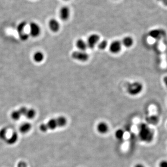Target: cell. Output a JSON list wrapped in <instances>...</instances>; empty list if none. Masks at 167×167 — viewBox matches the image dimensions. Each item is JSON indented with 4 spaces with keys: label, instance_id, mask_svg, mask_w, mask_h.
<instances>
[{
    "label": "cell",
    "instance_id": "obj_26",
    "mask_svg": "<svg viewBox=\"0 0 167 167\" xmlns=\"http://www.w3.org/2000/svg\"><path fill=\"white\" fill-rule=\"evenodd\" d=\"M159 167H167V161L164 160L161 161L159 164Z\"/></svg>",
    "mask_w": 167,
    "mask_h": 167
},
{
    "label": "cell",
    "instance_id": "obj_32",
    "mask_svg": "<svg viewBox=\"0 0 167 167\" xmlns=\"http://www.w3.org/2000/svg\"><path fill=\"white\" fill-rule=\"evenodd\" d=\"M64 1H68V0H64Z\"/></svg>",
    "mask_w": 167,
    "mask_h": 167
},
{
    "label": "cell",
    "instance_id": "obj_27",
    "mask_svg": "<svg viewBox=\"0 0 167 167\" xmlns=\"http://www.w3.org/2000/svg\"><path fill=\"white\" fill-rule=\"evenodd\" d=\"M27 164L24 161H20L18 164V167H27Z\"/></svg>",
    "mask_w": 167,
    "mask_h": 167
},
{
    "label": "cell",
    "instance_id": "obj_20",
    "mask_svg": "<svg viewBox=\"0 0 167 167\" xmlns=\"http://www.w3.org/2000/svg\"><path fill=\"white\" fill-rule=\"evenodd\" d=\"M21 116H22L21 114L18 110L14 111L11 113V117L13 119L15 120H18L19 119Z\"/></svg>",
    "mask_w": 167,
    "mask_h": 167
},
{
    "label": "cell",
    "instance_id": "obj_21",
    "mask_svg": "<svg viewBox=\"0 0 167 167\" xmlns=\"http://www.w3.org/2000/svg\"><path fill=\"white\" fill-rule=\"evenodd\" d=\"M124 132L122 130H118L115 133V136L117 139L120 140L123 138Z\"/></svg>",
    "mask_w": 167,
    "mask_h": 167
},
{
    "label": "cell",
    "instance_id": "obj_15",
    "mask_svg": "<svg viewBox=\"0 0 167 167\" xmlns=\"http://www.w3.org/2000/svg\"><path fill=\"white\" fill-rule=\"evenodd\" d=\"M31 128V125L30 123H25L20 126V130L22 133H26L29 131Z\"/></svg>",
    "mask_w": 167,
    "mask_h": 167
},
{
    "label": "cell",
    "instance_id": "obj_17",
    "mask_svg": "<svg viewBox=\"0 0 167 167\" xmlns=\"http://www.w3.org/2000/svg\"><path fill=\"white\" fill-rule=\"evenodd\" d=\"M26 25H27V23H26V22H20L17 26V30L19 35L20 34L24 33V29L26 27Z\"/></svg>",
    "mask_w": 167,
    "mask_h": 167
},
{
    "label": "cell",
    "instance_id": "obj_3",
    "mask_svg": "<svg viewBox=\"0 0 167 167\" xmlns=\"http://www.w3.org/2000/svg\"><path fill=\"white\" fill-rule=\"evenodd\" d=\"M143 86L139 82H135L129 84L127 86V92L130 95L135 96L141 93Z\"/></svg>",
    "mask_w": 167,
    "mask_h": 167
},
{
    "label": "cell",
    "instance_id": "obj_13",
    "mask_svg": "<svg viewBox=\"0 0 167 167\" xmlns=\"http://www.w3.org/2000/svg\"><path fill=\"white\" fill-rule=\"evenodd\" d=\"M18 139V135L16 132H14L13 133L11 137L6 140V142L8 145H14L16 143Z\"/></svg>",
    "mask_w": 167,
    "mask_h": 167
},
{
    "label": "cell",
    "instance_id": "obj_19",
    "mask_svg": "<svg viewBox=\"0 0 167 167\" xmlns=\"http://www.w3.org/2000/svg\"><path fill=\"white\" fill-rule=\"evenodd\" d=\"M35 114H36V112H35L34 109H28L27 110L25 116L27 117V119H31L35 116Z\"/></svg>",
    "mask_w": 167,
    "mask_h": 167
},
{
    "label": "cell",
    "instance_id": "obj_1",
    "mask_svg": "<svg viewBox=\"0 0 167 167\" xmlns=\"http://www.w3.org/2000/svg\"><path fill=\"white\" fill-rule=\"evenodd\" d=\"M67 123V120L64 116H60L56 119H52L46 123L40 125V129L42 132H46L48 130H53L57 128L63 127Z\"/></svg>",
    "mask_w": 167,
    "mask_h": 167
},
{
    "label": "cell",
    "instance_id": "obj_4",
    "mask_svg": "<svg viewBox=\"0 0 167 167\" xmlns=\"http://www.w3.org/2000/svg\"><path fill=\"white\" fill-rule=\"evenodd\" d=\"M73 59L78 61L85 62L89 59V55L85 51H76L73 52L72 54Z\"/></svg>",
    "mask_w": 167,
    "mask_h": 167
},
{
    "label": "cell",
    "instance_id": "obj_6",
    "mask_svg": "<svg viewBox=\"0 0 167 167\" xmlns=\"http://www.w3.org/2000/svg\"><path fill=\"white\" fill-rule=\"evenodd\" d=\"M100 40V36L96 34H93L88 37L87 43L88 48L93 49L98 44Z\"/></svg>",
    "mask_w": 167,
    "mask_h": 167
},
{
    "label": "cell",
    "instance_id": "obj_24",
    "mask_svg": "<svg viewBox=\"0 0 167 167\" xmlns=\"http://www.w3.org/2000/svg\"><path fill=\"white\" fill-rule=\"evenodd\" d=\"M27 110H28V109L27 108L25 107H22L18 111H19L20 113L21 114V115L25 116Z\"/></svg>",
    "mask_w": 167,
    "mask_h": 167
},
{
    "label": "cell",
    "instance_id": "obj_18",
    "mask_svg": "<svg viewBox=\"0 0 167 167\" xmlns=\"http://www.w3.org/2000/svg\"><path fill=\"white\" fill-rule=\"evenodd\" d=\"M8 130L7 128L4 127L0 130V139L6 140L7 139V134Z\"/></svg>",
    "mask_w": 167,
    "mask_h": 167
},
{
    "label": "cell",
    "instance_id": "obj_14",
    "mask_svg": "<svg viewBox=\"0 0 167 167\" xmlns=\"http://www.w3.org/2000/svg\"><path fill=\"white\" fill-rule=\"evenodd\" d=\"M134 41L131 37H126L123 41V44L126 48L131 47L133 44Z\"/></svg>",
    "mask_w": 167,
    "mask_h": 167
},
{
    "label": "cell",
    "instance_id": "obj_5",
    "mask_svg": "<svg viewBox=\"0 0 167 167\" xmlns=\"http://www.w3.org/2000/svg\"><path fill=\"white\" fill-rule=\"evenodd\" d=\"M30 34L33 37H36L39 35L41 33V28L38 24L34 22L30 23Z\"/></svg>",
    "mask_w": 167,
    "mask_h": 167
},
{
    "label": "cell",
    "instance_id": "obj_11",
    "mask_svg": "<svg viewBox=\"0 0 167 167\" xmlns=\"http://www.w3.org/2000/svg\"><path fill=\"white\" fill-rule=\"evenodd\" d=\"M97 130L100 133L102 134L106 133L108 131V125L105 122H101L98 125Z\"/></svg>",
    "mask_w": 167,
    "mask_h": 167
},
{
    "label": "cell",
    "instance_id": "obj_30",
    "mask_svg": "<svg viewBox=\"0 0 167 167\" xmlns=\"http://www.w3.org/2000/svg\"><path fill=\"white\" fill-rule=\"evenodd\" d=\"M135 167H145L144 165H142V164H138L137 165H135Z\"/></svg>",
    "mask_w": 167,
    "mask_h": 167
},
{
    "label": "cell",
    "instance_id": "obj_25",
    "mask_svg": "<svg viewBox=\"0 0 167 167\" xmlns=\"http://www.w3.org/2000/svg\"><path fill=\"white\" fill-rule=\"evenodd\" d=\"M20 38L22 41H25L27 40L28 38V35L26 33H23V34H20L19 35Z\"/></svg>",
    "mask_w": 167,
    "mask_h": 167
},
{
    "label": "cell",
    "instance_id": "obj_9",
    "mask_svg": "<svg viewBox=\"0 0 167 167\" xmlns=\"http://www.w3.org/2000/svg\"><path fill=\"white\" fill-rule=\"evenodd\" d=\"M149 36L154 39H158L164 36L165 34V32L163 29H153L149 32Z\"/></svg>",
    "mask_w": 167,
    "mask_h": 167
},
{
    "label": "cell",
    "instance_id": "obj_12",
    "mask_svg": "<svg viewBox=\"0 0 167 167\" xmlns=\"http://www.w3.org/2000/svg\"><path fill=\"white\" fill-rule=\"evenodd\" d=\"M76 45L79 51H85L88 48L87 43L82 39L77 40Z\"/></svg>",
    "mask_w": 167,
    "mask_h": 167
},
{
    "label": "cell",
    "instance_id": "obj_28",
    "mask_svg": "<svg viewBox=\"0 0 167 167\" xmlns=\"http://www.w3.org/2000/svg\"><path fill=\"white\" fill-rule=\"evenodd\" d=\"M164 83L165 84V86L167 87V76L164 77L163 78Z\"/></svg>",
    "mask_w": 167,
    "mask_h": 167
},
{
    "label": "cell",
    "instance_id": "obj_31",
    "mask_svg": "<svg viewBox=\"0 0 167 167\" xmlns=\"http://www.w3.org/2000/svg\"><path fill=\"white\" fill-rule=\"evenodd\" d=\"M157 1H161V2H162V1H164V0H157Z\"/></svg>",
    "mask_w": 167,
    "mask_h": 167
},
{
    "label": "cell",
    "instance_id": "obj_29",
    "mask_svg": "<svg viewBox=\"0 0 167 167\" xmlns=\"http://www.w3.org/2000/svg\"><path fill=\"white\" fill-rule=\"evenodd\" d=\"M162 3H163V4L165 6L167 7V0H164L162 1Z\"/></svg>",
    "mask_w": 167,
    "mask_h": 167
},
{
    "label": "cell",
    "instance_id": "obj_2",
    "mask_svg": "<svg viewBox=\"0 0 167 167\" xmlns=\"http://www.w3.org/2000/svg\"><path fill=\"white\" fill-rule=\"evenodd\" d=\"M139 135L142 141L149 143L153 139L154 132L147 124L142 123L139 126Z\"/></svg>",
    "mask_w": 167,
    "mask_h": 167
},
{
    "label": "cell",
    "instance_id": "obj_10",
    "mask_svg": "<svg viewBox=\"0 0 167 167\" xmlns=\"http://www.w3.org/2000/svg\"><path fill=\"white\" fill-rule=\"evenodd\" d=\"M49 27L52 31L57 32L60 29V24L56 20L52 19L49 22Z\"/></svg>",
    "mask_w": 167,
    "mask_h": 167
},
{
    "label": "cell",
    "instance_id": "obj_23",
    "mask_svg": "<svg viewBox=\"0 0 167 167\" xmlns=\"http://www.w3.org/2000/svg\"><path fill=\"white\" fill-rule=\"evenodd\" d=\"M149 122L151 124H156L158 122V118L156 116H151L149 119Z\"/></svg>",
    "mask_w": 167,
    "mask_h": 167
},
{
    "label": "cell",
    "instance_id": "obj_22",
    "mask_svg": "<svg viewBox=\"0 0 167 167\" xmlns=\"http://www.w3.org/2000/svg\"><path fill=\"white\" fill-rule=\"evenodd\" d=\"M107 41H105V40H103V41H102L98 43V48L100 49V50H104V49H105V48L107 47Z\"/></svg>",
    "mask_w": 167,
    "mask_h": 167
},
{
    "label": "cell",
    "instance_id": "obj_16",
    "mask_svg": "<svg viewBox=\"0 0 167 167\" xmlns=\"http://www.w3.org/2000/svg\"><path fill=\"white\" fill-rule=\"evenodd\" d=\"M34 61L36 62H41L44 59V55L41 52H36V53L34 54Z\"/></svg>",
    "mask_w": 167,
    "mask_h": 167
},
{
    "label": "cell",
    "instance_id": "obj_8",
    "mask_svg": "<svg viewBox=\"0 0 167 167\" xmlns=\"http://www.w3.org/2000/svg\"><path fill=\"white\" fill-rule=\"evenodd\" d=\"M70 9L67 7H63L60 10V17L62 20L66 21L70 16Z\"/></svg>",
    "mask_w": 167,
    "mask_h": 167
},
{
    "label": "cell",
    "instance_id": "obj_7",
    "mask_svg": "<svg viewBox=\"0 0 167 167\" xmlns=\"http://www.w3.org/2000/svg\"><path fill=\"white\" fill-rule=\"evenodd\" d=\"M122 48V44L121 42L118 41H115L112 42L109 46V50L113 53H117L121 51Z\"/></svg>",
    "mask_w": 167,
    "mask_h": 167
}]
</instances>
